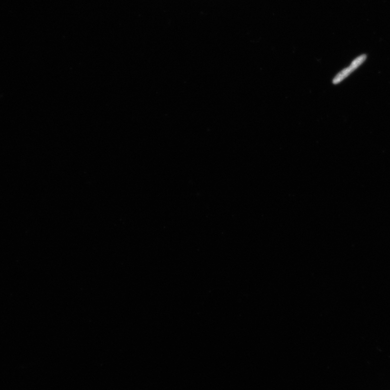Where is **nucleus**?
Masks as SVG:
<instances>
[{
  "label": "nucleus",
  "instance_id": "nucleus-1",
  "mask_svg": "<svg viewBox=\"0 0 390 390\" xmlns=\"http://www.w3.org/2000/svg\"><path fill=\"white\" fill-rule=\"evenodd\" d=\"M354 71L353 68L350 66L349 67L344 69L341 72H340L338 75L334 77L333 80L334 84H338V83L342 82L345 78H347L350 73Z\"/></svg>",
  "mask_w": 390,
  "mask_h": 390
}]
</instances>
